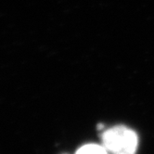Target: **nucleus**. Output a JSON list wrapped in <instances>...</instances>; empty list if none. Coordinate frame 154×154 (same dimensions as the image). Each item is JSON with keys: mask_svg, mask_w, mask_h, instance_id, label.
<instances>
[{"mask_svg": "<svg viewBox=\"0 0 154 154\" xmlns=\"http://www.w3.org/2000/svg\"><path fill=\"white\" fill-rule=\"evenodd\" d=\"M105 149L114 154H135L137 148V136L133 130L119 125L107 130L102 135Z\"/></svg>", "mask_w": 154, "mask_h": 154, "instance_id": "f257e3e1", "label": "nucleus"}, {"mask_svg": "<svg viewBox=\"0 0 154 154\" xmlns=\"http://www.w3.org/2000/svg\"><path fill=\"white\" fill-rule=\"evenodd\" d=\"M75 154H108V150L100 145L87 144L80 148Z\"/></svg>", "mask_w": 154, "mask_h": 154, "instance_id": "f03ea898", "label": "nucleus"}, {"mask_svg": "<svg viewBox=\"0 0 154 154\" xmlns=\"http://www.w3.org/2000/svg\"><path fill=\"white\" fill-rule=\"evenodd\" d=\"M122 154H125V153H122Z\"/></svg>", "mask_w": 154, "mask_h": 154, "instance_id": "7ed1b4c3", "label": "nucleus"}]
</instances>
